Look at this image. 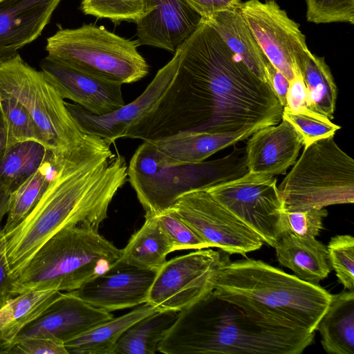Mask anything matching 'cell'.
Returning a JSON list of instances; mask_svg holds the SVG:
<instances>
[{"label":"cell","mask_w":354,"mask_h":354,"mask_svg":"<svg viewBox=\"0 0 354 354\" xmlns=\"http://www.w3.org/2000/svg\"><path fill=\"white\" fill-rule=\"evenodd\" d=\"M174 75L156 103L123 138L152 142L177 134L257 131L282 120L283 106L202 19L171 59Z\"/></svg>","instance_id":"1"},{"label":"cell","mask_w":354,"mask_h":354,"mask_svg":"<svg viewBox=\"0 0 354 354\" xmlns=\"http://www.w3.org/2000/svg\"><path fill=\"white\" fill-rule=\"evenodd\" d=\"M111 145L89 135L77 147L52 153L54 171L46 190L27 216L6 234L14 279L59 231L73 226L98 230L108 217L111 202L127 180L128 167Z\"/></svg>","instance_id":"2"},{"label":"cell","mask_w":354,"mask_h":354,"mask_svg":"<svg viewBox=\"0 0 354 354\" xmlns=\"http://www.w3.org/2000/svg\"><path fill=\"white\" fill-rule=\"evenodd\" d=\"M315 334L257 319L212 292L179 311L158 352L300 354L312 344Z\"/></svg>","instance_id":"3"},{"label":"cell","mask_w":354,"mask_h":354,"mask_svg":"<svg viewBox=\"0 0 354 354\" xmlns=\"http://www.w3.org/2000/svg\"><path fill=\"white\" fill-rule=\"evenodd\" d=\"M212 292L257 319L307 333L315 332L333 297L261 260L227 257L216 271Z\"/></svg>","instance_id":"4"},{"label":"cell","mask_w":354,"mask_h":354,"mask_svg":"<svg viewBox=\"0 0 354 354\" xmlns=\"http://www.w3.org/2000/svg\"><path fill=\"white\" fill-rule=\"evenodd\" d=\"M121 250L98 230L73 226L59 231L34 254L15 279L14 294L30 290L71 292L108 269Z\"/></svg>","instance_id":"5"},{"label":"cell","mask_w":354,"mask_h":354,"mask_svg":"<svg viewBox=\"0 0 354 354\" xmlns=\"http://www.w3.org/2000/svg\"><path fill=\"white\" fill-rule=\"evenodd\" d=\"M248 172L245 148L198 163L168 165L149 142H143L127 167V180L145 213L158 214L171 207L183 194L236 179Z\"/></svg>","instance_id":"6"},{"label":"cell","mask_w":354,"mask_h":354,"mask_svg":"<svg viewBox=\"0 0 354 354\" xmlns=\"http://www.w3.org/2000/svg\"><path fill=\"white\" fill-rule=\"evenodd\" d=\"M284 212L354 202V160L333 136L304 147L278 187Z\"/></svg>","instance_id":"7"},{"label":"cell","mask_w":354,"mask_h":354,"mask_svg":"<svg viewBox=\"0 0 354 354\" xmlns=\"http://www.w3.org/2000/svg\"><path fill=\"white\" fill-rule=\"evenodd\" d=\"M136 44L103 26L84 24L59 29L47 39L46 50L48 55L85 73L123 84L138 82L149 73V65Z\"/></svg>","instance_id":"8"},{"label":"cell","mask_w":354,"mask_h":354,"mask_svg":"<svg viewBox=\"0 0 354 354\" xmlns=\"http://www.w3.org/2000/svg\"><path fill=\"white\" fill-rule=\"evenodd\" d=\"M0 90L17 99L29 112L53 153L79 147L89 135L82 131L64 100L42 71L27 64L18 52L0 60Z\"/></svg>","instance_id":"9"},{"label":"cell","mask_w":354,"mask_h":354,"mask_svg":"<svg viewBox=\"0 0 354 354\" xmlns=\"http://www.w3.org/2000/svg\"><path fill=\"white\" fill-rule=\"evenodd\" d=\"M205 190L268 245L274 248L286 232L283 203L274 176L248 171Z\"/></svg>","instance_id":"10"},{"label":"cell","mask_w":354,"mask_h":354,"mask_svg":"<svg viewBox=\"0 0 354 354\" xmlns=\"http://www.w3.org/2000/svg\"><path fill=\"white\" fill-rule=\"evenodd\" d=\"M226 257L198 250L166 262L158 270L147 301L158 310L180 311L213 290L216 271Z\"/></svg>","instance_id":"11"},{"label":"cell","mask_w":354,"mask_h":354,"mask_svg":"<svg viewBox=\"0 0 354 354\" xmlns=\"http://www.w3.org/2000/svg\"><path fill=\"white\" fill-rule=\"evenodd\" d=\"M239 10L268 61L290 81L311 53L299 25L277 1L248 0Z\"/></svg>","instance_id":"12"},{"label":"cell","mask_w":354,"mask_h":354,"mask_svg":"<svg viewBox=\"0 0 354 354\" xmlns=\"http://www.w3.org/2000/svg\"><path fill=\"white\" fill-rule=\"evenodd\" d=\"M205 241L226 253L244 255L260 249L263 241L205 190L181 195L169 207Z\"/></svg>","instance_id":"13"},{"label":"cell","mask_w":354,"mask_h":354,"mask_svg":"<svg viewBox=\"0 0 354 354\" xmlns=\"http://www.w3.org/2000/svg\"><path fill=\"white\" fill-rule=\"evenodd\" d=\"M157 269H145L120 259L108 269L68 292L88 304L108 312L147 301Z\"/></svg>","instance_id":"14"},{"label":"cell","mask_w":354,"mask_h":354,"mask_svg":"<svg viewBox=\"0 0 354 354\" xmlns=\"http://www.w3.org/2000/svg\"><path fill=\"white\" fill-rule=\"evenodd\" d=\"M39 66L64 100L73 101L92 114H109L125 104L121 84L90 75L48 55Z\"/></svg>","instance_id":"15"},{"label":"cell","mask_w":354,"mask_h":354,"mask_svg":"<svg viewBox=\"0 0 354 354\" xmlns=\"http://www.w3.org/2000/svg\"><path fill=\"white\" fill-rule=\"evenodd\" d=\"M201 21L184 0H145L144 12L136 21L137 43L174 53Z\"/></svg>","instance_id":"16"},{"label":"cell","mask_w":354,"mask_h":354,"mask_svg":"<svg viewBox=\"0 0 354 354\" xmlns=\"http://www.w3.org/2000/svg\"><path fill=\"white\" fill-rule=\"evenodd\" d=\"M174 71L170 60L157 72L139 97L109 114L94 115L75 103L66 102V106L83 133L100 137L112 144L123 138L129 127L160 98L171 80Z\"/></svg>","instance_id":"17"},{"label":"cell","mask_w":354,"mask_h":354,"mask_svg":"<svg viewBox=\"0 0 354 354\" xmlns=\"http://www.w3.org/2000/svg\"><path fill=\"white\" fill-rule=\"evenodd\" d=\"M113 317L111 313L93 306L65 292L19 332L12 345L32 337L55 338L65 343Z\"/></svg>","instance_id":"18"},{"label":"cell","mask_w":354,"mask_h":354,"mask_svg":"<svg viewBox=\"0 0 354 354\" xmlns=\"http://www.w3.org/2000/svg\"><path fill=\"white\" fill-rule=\"evenodd\" d=\"M247 142L245 162L249 172L270 176L285 174L304 147L301 136L288 121L264 127Z\"/></svg>","instance_id":"19"},{"label":"cell","mask_w":354,"mask_h":354,"mask_svg":"<svg viewBox=\"0 0 354 354\" xmlns=\"http://www.w3.org/2000/svg\"><path fill=\"white\" fill-rule=\"evenodd\" d=\"M62 0L0 1V51L17 52L39 37Z\"/></svg>","instance_id":"20"},{"label":"cell","mask_w":354,"mask_h":354,"mask_svg":"<svg viewBox=\"0 0 354 354\" xmlns=\"http://www.w3.org/2000/svg\"><path fill=\"white\" fill-rule=\"evenodd\" d=\"M255 131L247 129L226 133H182L149 142L167 164H192L205 161L219 150L249 138Z\"/></svg>","instance_id":"21"},{"label":"cell","mask_w":354,"mask_h":354,"mask_svg":"<svg viewBox=\"0 0 354 354\" xmlns=\"http://www.w3.org/2000/svg\"><path fill=\"white\" fill-rule=\"evenodd\" d=\"M274 248L279 264L301 280L318 284L330 272L327 247L315 238L303 239L286 231Z\"/></svg>","instance_id":"22"},{"label":"cell","mask_w":354,"mask_h":354,"mask_svg":"<svg viewBox=\"0 0 354 354\" xmlns=\"http://www.w3.org/2000/svg\"><path fill=\"white\" fill-rule=\"evenodd\" d=\"M205 20L252 73L261 81L268 83L266 71L268 59L242 17L239 8L216 12Z\"/></svg>","instance_id":"23"},{"label":"cell","mask_w":354,"mask_h":354,"mask_svg":"<svg viewBox=\"0 0 354 354\" xmlns=\"http://www.w3.org/2000/svg\"><path fill=\"white\" fill-rule=\"evenodd\" d=\"M316 330L324 351L330 354H354V291L333 295Z\"/></svg>","instance_id":"24"},{"label":"cell","mask_w":354,"mask_h":354,"mask_svg":"<svg viewBox=\"0 0 354 354\" xmlns=\"http://www.w3.org/2000/svg\"><path fill=\"white\" fill-rule=\"evenodd\" d=\"M148 302L118 317H113L64 343L68 354H114L116 343L137 321L157 312Z\"/></svg>","instance_id":"25"},{"label":"cell","mask_w":354,"mask_h":354,"mask_svg":"<svg viewBox=\"0 0 354 354\" xmlns=\"http://www.w3.org/2000/svg\"><path fill=\"white\" fill-rule=\"evenodd\" d=\"M62 295L56 290H30L10 299L0 308L1 338L11 348L19 332Z\"/></svg>","instance_id":"26"},{"label":"cell","mask_w":354,"mask_h":354,"mask_svg":"<svg viewBox=\"0 0 354 354\" xmlns=\"http://www.w3.org/2000/svg\"><path fill=\"white\" fill-rule=\"evenodd\" d=\"M145 218L143 225L121 250L120 259L139 268L158 270L173 248L156 215L145 213Z\"/></svg>","instance_id":"27"},{"label":"cell","mask_w":354,"mask_h":354,"mask_svg":"<svg viewBox=\"0 0 354 354\" xmlns=\"http://www.w3.org/2000/svg\"><path fill=\"white\" fill-rule=\"evenodd\" d=\"M179 311L162 310L132 324L118 340L114 354H154Z\"/></svg>","instance_id":"28"},{"label":"cell","mask_w":354,"mask_h":354,"mask_svg":"<svg viewBox=\"0 0 354 354\" xmlns=\"http://www.w3.org/2000/svg\"><path fill=\"white\" fill-rule=\"evenodd\" d=\"M297 69L306 88L309 109L333 118L337 88L324 57L311 53Z\"/></svg>","instance_id":"29"},{"label":"cell","mask_w":354,"mask_h":354,"mask_svg":"<svg viewBox=\"0 0 354 354\" xmlns=\"http://www.w3.org/2000/svg\"><path fill=\"white\" fill-rule=\"evenodd\" d=\"M50 151L35 141L18 142L0 156V187L12 192L43 164Z\"/></svg>","instance_id":"30"},{"label":"cell","mask_w":354,"mask_h":354,"mask_svg":"<svg viewBox=\"0 0 354 354\" xmlns=\"http://www.w3.org/2000/svg\"><path fill=\"white\" fill-rule=\"evenodd\" d=\"M52 152L39 168L10 194L5 234L15 228L30 212L46 190L53 174Z\"/></svg>","instance_id":"31"},{"label":"cell","mask_w":354,"mask_h":354,"mask_svg":"<svg viewBox=\"0 0 354 354\" xmlns=\"http://www.w3.org/2000/svg\"><path fill=\"white\" fill-rule=\"evenodd\" d=\"M0 116L5 133L6 149L25 141H35L44 145L40 131L28 110L17 99L1 90Z\"/></svg>","instance_id":"32"},{"label":"cell","mask_w":354,"mask_h":354,"mask_svg":"<svg viewBox=\"0 0 354 354\" xmlns=\"http://www.w3.org/2000/svg\"><path fill=\"white\" fill-rule=\"evenodd\" d=\"M145 0H82L80 8L85 15L113 21L136 22L143 14Z\"/></svg>","instance_id":"33"},{"label":"cell","mask_w":354,"mask_h":354,"mask_svg":"<svg viewBox=\"0 0 354 354\" xmlns=\"http://www.w3.org/2000/svg\"><path fill=\"white\" fill-rule=\"evenodd\" d=\"M156 215L173 251L209 248L208 243L170 208Z\"/></svg>","instance_id":"34"},{"label":"cell","mask_w":354,"mask_h":354,"mask_svg":"<svg viewBox=\"0 0 354 354\" xmlns=\"http://www.w3.org/2000/svg\"><path fill=\"white\" fill-rule=\"evenodd\" d=\"M330 267L345 289L354 291V238L336 235L327 245Z\"/></svg>","instance_id":"35"},{"label":"cell","mask_w":354,"mask_h":354,"mask_svg":"<svg viewBox=\"0 0 354 354\" xmlns=\"http://www.w3.org/2000/svg\"><path fill=\"white\" fill-rule=\"evenodd\" d=\"M282 119L290 122L301 136L304 147L320 139L334 136L340 126L333 123L330 120L318 113H295L283 109Z\"/></svg>","instance_id":"36"},{"label":"cell","mask_w":354,"mask_h":354,"mask_svg":"<svg viewBox=\"0 0 354 354\" xmlns=\"http://www.w3.org/2000/svg\"><path fill=\"white\" fill-rule=\"evenodd\" d=\"M306 3L309 22L354 24V0H306Z\"/></svg>","instance_id":"37"},{"label":"cell","mask_w":354,"mask_h":354,"mask_svg":"<svg viewBox=\"0 0 354 354\" xmlns=\"http://www.w3.org/2000/svg\"><path fill=\"white\" fill-rule=\"evenodd\" d=\"M327 215L328 211L324 208L284 212L286 231L303 239L315 238Z\"/></svg>","instance_id":"38"},{"label":"cell","mask_w":354,"mask_h":354,"mask_svg":"<svg viewBox=\"0 0 354 354\" xmlns=\"http://www.w3.org/2000/svg\"><path fill=\"white\" fill-rule=\"evenodd\" d=\"M9 353L68 354L62 340L50 337H32L23 339L13 344Z\"/></svg>","instance_id":"39"},{"label":"cell","mask_w":354,"mask_h":354,"mask_svg":"<svg viewBox=\"0 0 354 354\" xmlns=\"http://www.w3.org/2000/svg\"><path fill=\"white\" fill-rule=\"evenodd\" d=\"M283 109L295 113H316L308 108L306 88L299 71L295 73L293 78L290 81L286 106Z\"/></svg>","instance_id":"40"},{"label":"cell","mask_w":354,"mask_h":354,"mask_svg":"<svg viewBox=\"0 0 354 354\" xmlns=\"http://www.w3.org/2000/svg\"><path fill=\"white\" fill-rule=\"evenodd\" d=\"M14 281L7 258L6 234L0 229V306L15 297Z\"/></svg>","instance_id":"41"},{"label":"cell","mask_w":354,"mask_h":354,"mask_svg":"<svg viewBox=\"0 0 354 354\" xmlns=\"http://www.w3.org/2000/svg\"><path fill=\"white\" fill-rule=\"evenodd\" d=\"M198 12L202 19H208L216 12L237 9L241 6V0H184Z\"/></svg>","instance_id":"42"},{"label":"cell","mask_w":354,"mask_h":354,"mask_svg":"<svg viewBox=\"0 0 354 354\" xmlns=\"http://www.w3.org/2000/svg\"><path fill=\"white\" fill-rule=\"evenodd\" d=\"M268 83L273 89L281 106H286L287 94L290 86L288 79L268 61L266 65Z\"/></svg>","instance_id":"43"},{"label":"cell","mask_w":354,"mask_h":354,"mask_svg":"<svg viewBox=\"0 0 354 354\" xmlns=\"http://www.w3.org/2000/svg\"><path fill=\"white\" fill-rule=\"evenodd\" d=\"M10 194L11 192L8 190L0 187V225L3 216L8 213L9 209Z\"/></svg>","instance_id":"44"},{"label":"cell","mask_w":354,"mask_h":354,"mask_svg":"<svg viewBox=\"0 0 354 354\" xmlns=\"http://www.w3.org/2000/svg\"><path fill=\"white\" fill-rule=\"evenodd\" d=\"M10 349L9 345L1 338L0 334V354L8 353Z\"/></svg>","instance_id":"45"},{"label":"cell","mask_w":354,"mask_h":354,"mask_svg":"<svg viewBox=\"0 0 354 354\" xmlns=\"http://www.w3.org/2000/svg\"><path fill=\"white\" fill-rule=\"evenodd\" d=\"M15 53L16 52L0 51V60L8 57L15 54Z\"/></svg>","instance_id":"46"},{"label":"cell","mask_w":354,"mask_h":354,"mask_svg":"<svg viewBox=\"0 0 354 354\" xmlns=\"http://www.w3.org/2000/svg\"><path fill=\"white\" fill-rule=\"evenodd\" d=\"M4 146H5L4 141L0 138V156H1V153H3V151L5 149V147Z\"/></svg>","instance_id":"47"},{"label":"cell","mask_w":354,"mask_h":354,"mask_svg":"<svg viewBox=\"0 0 354 354\" xmlns=\"http://www.w3.org/2000/svg\"><path fill=\"white\" fill-rule=\"evenodd\" d=\"M277 0H264V1H277Z\"/></svg>","instance_id":"48"},{"label":"cell","mask_w":354,"mask_h":354,"mask_svg":"<svg viewBox=\"0 0 354 354\" xmlns=\"http://www.w3.org/2000/svg\"><path fill=\"white\" fill-rule=\"evenodd\" d=\"M2 306H0V308Z\"/></svg>","instance_id":"49"},{"label":"cell","mask_w":354,"mask_h":354,"mask_svg":"<svg viewBox=\"0 0 354 354\" xmlns=\"http://www.w3.org/2000/svg\"><path fill=\"white\" fill-rule=\"evenodd\" d=\"M2 1V0H0V1Z\"/></svg>","instance_id":"50"}]
</instances>
